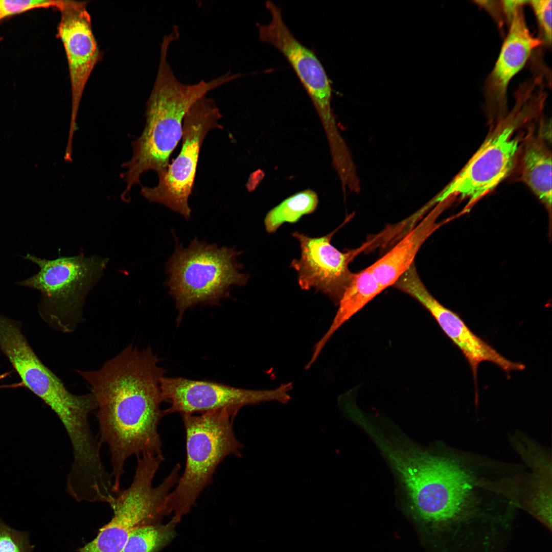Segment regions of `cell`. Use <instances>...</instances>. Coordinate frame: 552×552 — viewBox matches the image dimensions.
<instances>
[{"label": "cell", "mask_w": 552, "mask_h": 552, "mask_svg": "<svg viewBox=\"0 0 552 552\" xmlns=\"http://www.w3.org/2000/svg\"><path fill=\"white\" fill-rule=\"evenodd\" d=\"M528 3L527 1H500L504 19L510 24L518 10Z\"/></svg>", "instance_id": "cell-26"}, {"label": "cell", "mask_w": 552, "mask_h": 552, "mask_svg": "<svg viewBox=\"0 0 552 552\" xmlns=\"http://www.w3.org/2000/svg\"><path fill=\"white\" fill-rule=\"evenodd\" d=\"M387 459L420 517L430 522L453 518L469 498L465 472L452 461L422 449L381 429L370 434Z\"/></svg>", "instance_id": "cell-3"}, {"label": "cell", "mask_w": 552, "mask_h": 552, "mask_svg": "<svg viewBox=\"0 0 552 552\" xmlns=\"http://www.w3.org/2000/svg\"><path fill=\"white\" fill-rule=\"evenodd\" d=\"M383 290L367 268L353 273L338 303L339 307L330 328L315 344L311 359L305 366L309 369L325 345L336 330Z\"/></svg>", "instance_id": "cell-18"}, {"label": "cell", "mask_w": 552, "mask_h": 552, "mask_svg": "<svg viewBox=\"0 0 552 552\" xmlns=\"http://www.w3.org/2000/svg\"><path fill=\"white\" fill-rule=\"evenodd\" d=\"M237 415L227 408L199 415H180L186 432V461L182 475L166 501L167 514H173L172 522L176 524L195 504L225 457L242 456L244 445L234 429Z\"/></svg>", "instance_id": "cell-4"}, {"label": "cell", "mask_w": 552, "mask_h": 552, "mask_svg": "<svg viewBox=\"0 0 552 552\" xmlns=\"http://www.w3.org/2000/svg\"><path fill=\"white\" fill-rule=\"evenodd\" d=\"M476 4L485 9L495 19L499 27L501 28L504 22L503 16L500 1H476Z\"/></svg>", "instance_id": "cell-25"}, {"label": "cell", "mask_w": 552, "mask_h": 552, "mask_svg": "<svg viewBox=\"0 0 552 552\" xmlns=\"http://www.w3.org/2000/svg\"><path fill=\"white\" fill-rule=\"evenodd\" d=\"M5 17H6V16H5L3 12L2 11V9L0 8V20H1L2 19H3L4 18H5Z\"/></svg>", "instance_id": "cell-28"}, {"label": "cell", "mask_w": 552, "mask_h": 552, "mask_svg": "<svg viewBox=\"0 0 552 552\" xmlns=\"http://www.w3.org/2000/svg\"><path fill=\"white\" fill-rule=\"evenodd\" d=\"M521 177L550 211L551 206V155L539 135L526 140L521 163Z\"/></svg>", "instance_id": "cell-19"}, {"label": "cell", "mask_w": 552, "mask_h": 552, "mask_svg": "<svg viewBox=\"0 0 552 552\" xmlns=\"http://www.w3.org/2000/svg\"><path fill=\"white\" fill-rule=\"evenodd\" d=\"M222 114L214 100L204 96L199 99L186 114L182 125V146L176 158L166 172L159 177L153 187L144 186L141 195L150 202L162 204L188 220L191 209V194L199 153L208 132L222 129L219 123Z\"/></svg>", "instance_id": "cell-10"}, {"label": "cell", "mask_w": 552, "mask_h": 552, "mask_svg": "<svg viewBox=\"0 0 552 552\" xmlns=\"http://www.w3.org/2000/svg\"><path fill=\"white\" fill-rule=\"evenodd\" d=\"M318 203L316 193L310 189L289 197L267 214L264 219L266 231L273 233L285 222H297L303 215L313 213Z\"/></svg>", "instance_id": "cell-20"}, {"label": "cell", "mask_w": 552, "mask_h": 552, "mask_svg": "<svg viewBox=\"0 0 552 552\" xmlns=\"http://www.w3.org/2000/svg\"><path fill=\"white\" fill-rule=\"evenodd\" d=\"M400 290L424 306L461 351L470 366L475 385L481 362L492 363L507 373L525 369L523 364L506 358L473 333L457 314L444 306L431 294L417 273L405 277L401 282Z\"/></svg>", "instance_id": "cell-15"}, {"label": "cell", "mask_w": 552, "mask_h": 552, "mask_svg": "<svg viewBox=\"0 0 552 552\" xmlns=\"http://www.w3.org/2000/svg\"><path fill=\"white\" fill-rule=\"evenodd\" d=\"M509 25L507 36L483 90L488 114L490 118L499 121L505 116L510 82L524 66L533 51L542 44L530 32L523 8Z\"/></svg>", "instance_id": "cell-16"}, {"label": "cell", "mask_w": 552, "mask_h": 552, "mask_svg": "<svg viewBox=\"0 0 552 552\" xmlns=\"http://www.w3.org/2000/svg\"><path fill=\"white\" fill-rule=\"evenodd\" d=\"M58 1L0 0V8L6 17L38 8L56 7Z\"/></svg>", "instance_id": "cell-24"}, {"label": "cell", "mask_w": 552, "mask_h": 552, "mask_svg": "<svg viewBox=\"0 0 552 552\" xmlns=\"http://www.w3.org/2000/svg\"><path fill=\"white\" fill-rule=\"evenodd\" d=\"M174 41L167 35L161 43L158 70L147 103L145 128L132 143V157L122 164L126 169L121 175L126 185L123 197L140 183L144 173L152 170L160 177L166 172L170 155L181 139L183 119L189 109L208 93L237 78L228 71L209 81L182 83L168 61L169 48Z\"/></svg>", "instance_id": "cell-2"}, {"label": "cell", "mask_w": 552, "mask_h": 552, "mask_svg": "<svg viewBox=\"0 0 552 552\" xmlns=\"http://www.w3.org/2000/svg\"><path fill=\"white\" fill-rule=\"evenodd\" d=\"M176 241L166 264V283L178 311L179 324L189 308L199 304L220 306L222 299L229 297L230 287L245 285L248 276L240 272L237 257L241 252L233 248L219 247L197 238L187 248Z\"/></svg>", "instance_id": "cell-5"}, {"label": "cell", "mask_w": 552, "mask_h": 552, "mask_svg": "<svg viewBox=\"0 0 552 552\" xmlns=\"http://www.w3.org/2000/svg\"><path fill=\"white\" fill-rule=\"evenodd\" d=\"M28 532L11 528L0 519V552H31Z\"/></svg>", "instance_id": "cell-22"}, {"label": "cell", "mask_w": 552, "mask_h": 552, "mask_svg": "<svg viewBox=\"0 0 552 552\" xmlns=\"http://www.w3.org/2000/svg\"><path fill=\"white\" fill-rule=\"evenodd\" d=\"M25 258L39 270L20 284L41 293L42 317L58 331H74L83 319L85 298L102 276L109 259L77 255L47 260L30 254Z\"/></svg>", "instance_id": "cell-6"}, {"label": "cell", "mask_w": 552, "mask_h": 552, "mask_svg": "<svg viewBox=\"0 0 552 552\" xmlns=\"http://www.w3.org/2000/svg\"><path fill=\"white\" fill-rule=\"evenodd\" d=\"M337 229L315 238L297 232L292 233L300 242L301 256L290 265L297 272L298 283L302 289L314 288L336 305L352 279L353 273L348 266L357 253L356 250L340 251L331 243Z\"/></svg>", "instance_id": "cell-14"}, {"label": "cell", "mask_w": 552, "mask_h": 552, "mask_svg": "<svg viewBox=\"0 0 552 552\" xmlns=\"http://www.w3.org/2000/svg\"><path fill=\"white\" fill-rule=\"evenodd\" d=\"M61 13L57 37L64 47L72 88V109L67 144L73 145L79 104L87 80L100 58L86 2L58 1Z\"/></svg>", "instance_id": "cell-13"}, {"label": "cell", "mask_w": 552, "mask_h": 552, "mask_svg": "<svg viewBox=\"0 0 552 552\" xmlns=\"http://www.w3.org/2000/svg\"><path fill=\"white\" fill-rule=\"evenodd\" d=\"M160 386L164 401L170 404L164 410L165 416L173 413L194 415L225 408L238 413L245 406L261 402L276 401L286 404L291 398L288 392L293 388L291 382L282 384L274 389L252 390L214 381L165 376Z\"/></svg>", "instance_id": "cell-11"}, {"label": "cell", "mask_w": 552, "mask_h": 552, "mask_svg": "<svg viewBox=\"0 0 552 552\" xmlns=\"http://www.w3.org/2000/svg\"><path fill=\"white\" fill-rule=\"evenodd\" d=\"M551 0L528 1L538 24L540 37L538 38L547 46L551 43Z\"/></svg>", "instance_id": "cell-23"}, {"label": "cell", "mask_w": 552, "mask_h": 552, "mask_svg": "<svg viewBox=\"0 0 552 552\" xmlns=\"http://www.w3.org/2000/svg\"><path fill=\"white\" fill-rule=\"evenodd\" d=\"M159 361L151 347L131 343L98 370L76 371L97 402L99 438L109 447L116 493L129 457L162 454L157 427L165 416L160 382L166 370Z\"/></svg>", "instance_id": "cell-1"}, {"label": "cell", "mask_w": 552, "mask_h": 552, "mask_svg": "<svg viewBox=\"0 0 552 552\" xmlns=\"http://www.w3.org/2000/svg\"><path fill=\"white\" fill-rule=\"evenodd\" d=\"M0 350L21 379L24 386L56 413L65 429L80 427L96 408L91 393L76 395L44 365L28 342L18 321L0 314Z\"/></svg>", "instance_id": "cell-8"}, {"label": "cell", "mask_w": 552, "mask_h": 552, "mask_svg": "<svg viewBox=\"0 0 552 552\" xmlns=\"http://www.w3.org/2000/svg\"><path fill=\"white\" fill-rule=\"evenodd\" d=\"M0 41H1V38H0Z\"/></svg>", "instance_id": "cell-29"}, {"label": "cell", "mask_w": 552, "mask_h": 552, "mask_svg": "<svg viewBox=\"0 0 552 552\" xmlns=\"http://www.w3.org/2000/svg\"><path fill=\"white\" fill-rule=\"evenodd\" d=\"M265 7L271 15L258 24L259 39L275 47L289 63L310 97L327 133L335 130L331 109L332 87L324 67L314 53L302 44L285 23L281 9L272 1Z\"/></svg>", "instance_id": "cell-12"}, {"label": "cell", "mask_w": 552, "mask_h": 552, "mask_svg": "<svg viewBox=\"0 0 552 552\" xmlns=\"http://www.w3.org/2000/svg\"><path fill=\"white\" fill-rule=\"evenodd\" d=\"M10 372H6V373L1 374L0 375V381L1 380H2V379H4L5 378L7 377L8 376H9L10 375ZM22 386H24L23 383L21 382H20L19 383H15V384L6 385H0V389L2 388H4V387H10H10H13V388H14V387H22Z\"/></svg>", "instance_id": "cell-27"}, {"label": "cell", "mask_w": 552, "mask_h": 552, "mask_svg": "<svg viewBox=\"0 0 552 552\" xmlns=\"http://www.w3.org/2000/svg\"><path fill=\"white\" fill-rule=\"evenodd\" d=\"M164 460L162 454L137 457L131 484L127 489H121L109 503L113 511L112 518L78 552H121L134 530L159 523L167 515L166 499L178 480L181 466L176 464L170 474L154 487V476Z\"/></svg>", "instance_id": "cell-7"}, {"label": "cell", "mask_w": 552, "mask_h": 552, "mask_svg": "<svg viewBox=\"0 0 552 552\" xmlns=\"http://www.w3.org/2000/svg\"><path fill=\"white\" fill-rule=\"evenodd\" d=\"M175 525L170 521L165 524L157 523L137 527L121 552H159L175 537Z\"/></svg>", "instance_id": "cell-21"}, {"label": "cell", "mask_w": 552, "mask_h": 552, "mask_svg": "<svg viewBox=\"0 0 552 552\" xmlns=\"http://www.w3.org/2000/svg\"><path fill=\"white\" fill-rule=\"evenodd\" d=\"M437 214L431 212L409 230L392 249L368 267L383 290L393 285L414 263L421 246L440 225L435 222Z\"/></svg>", "instance_id": "cell-17"}, {"label": "cell", "mask_w": 552, "mask_h": 552, "mask_svg": "<svg viewBox=\"0 0 552 552\" xmlns=\"http://www.w3.org/2000/svg\"><path fill=\"white\" fill-rule=\"evenodd\" d=\"M533 114L526 102L516 101L510 114L499 121L463 168L440 193L435 202L452 197L467 199V207L493 190L512 170L520 146L517 127Z\"/></svg>", "instance_id": "cell-9"}]
</instances>
